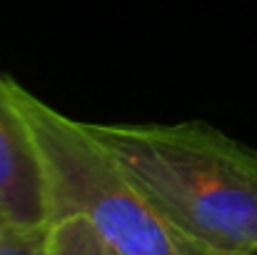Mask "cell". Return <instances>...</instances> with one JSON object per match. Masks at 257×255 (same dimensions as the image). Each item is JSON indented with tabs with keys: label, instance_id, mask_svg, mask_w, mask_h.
<instances>
[{
	"label": "cell",
	"instance_id": "3957f363",
	"mask_svg": "<svg viewBox=\"0 0 257 255\" xmlns=\"http://www.w3.org/2000/svg\"><path fill=\"white\" fill-rule=\"evenodd\" d=\"M48 225L43 160L15 103L13 78L0 73V228L45 230Z\"/></svg>",
	"mask_w": 257,
	"mask_h": 255
},
{
	"label": "cell",
	"instance_id": "8992f818",
	"mask_svg": "<svg viewBox=\"0 0 257 255\" xmlns=\"http://www.w3.org/2000/svg\"><path fill=\"white\" fill-rule=\"evenodd\" d=\"M0 235H3V228H0Z\"/></svg>",
	"mask_w": 257,
	"mask_h": 255
},
{
	"label": "cell",
	"instance_id": "277c9868",
	"mask_svg": "<svg viewBox=\"0 0 257 255\" xmlns=\"http://www.w3.org/2000/svg\"><path fill=\"white\" fill-rule=\"evenodd\" d=\"M43 255H122L117 253L87 220L60 218L45 230Z\"/></svg>",
	"mask_w": 257,
	"mask_h": 255
},
{
	"label": "cell",
	"instance_id": "6da1fadb",
	"mask_svg": "<svg viewBox=\"0 0 257 255\" xmlns=\"http://www.w3.org/2000/svg\"><path fill=\"white\" fill-rule=\"evenodd\" d=\"M200 255H257V150L207 123H87Z\"/></svg>",
	"mask_w": 257,
	"mask_h": 255
},
{
	"label": "cell",
	"instance_id": "5b68a950",
	"mask_svg": "<svg viewBox=\"0 0 257 255\" xmlns=\"http://www.w3.org/2000/svg\"><path fill=\"white\" fill-rule=\"evenodd\" d=\"M45 230H3L0 255H43Z\"/></svg>",
	"mask_w": 257,
	"mask_h": 255
},
{
	"label": "cell",
	"instance_id": "7a4b0ae2",
	"mask_svg": "<svg viewBox=\"0 0 257 255\" xmlns=\"http://www.w3.org/2000/svg\"><path fill=\"white\" fill-rule=\"evenodd\" d=\"M13 95L43 160L50 223L83 218L122 255H200L165 223L85 120L50 108L15 80Z\"/></svg>",
	"mask_w": 257,
	"mask_h": 255
}]
</instances>
